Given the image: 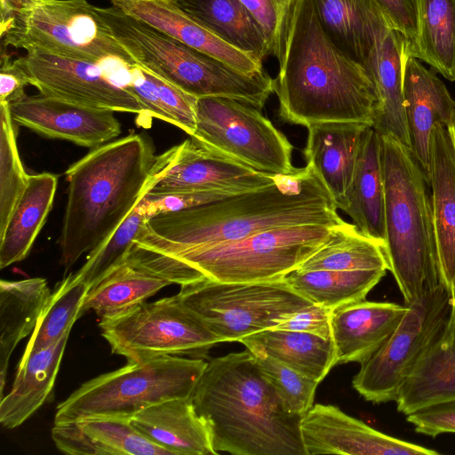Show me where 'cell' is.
Masks as SVG:
<instances>
[{
	"label": "cell",
	"instance_id": "cell-1",
	"mask_svg": "<svg viewBox=\"0 0 455 455\" xmlns=\"http://www.w3.org/2000/svg\"><path fill=\"white\" fill-rule=\"evenodd\" d=\"M343 221L309 164L269 186L212 203L152 216L135 243L165 254L208 247L284 226Z\"/></svg>",
	"mask_w": 455,
	"mask_h": 455
},
{
	"label": "cell",
	"instance_id": "cell-2",
	"mask_svg": "<svg viewBox=\"0 0 455 455\" xmlns=\"http://www.w3.org/2000/svg\"><path fill=\"white\" fill-rule=\"evenodd\" d=\"M172 148L156 156L143 134L92 150L66 171L68 199L60 237V264L68 269L111 235L164 173Z\"/></svg>",
	"mask_w": 455,
	"mask_h": 455
},
{
	"label": "cell",
	"instance_id": "cell-3",
	"mask_svg": "<svg viewBox=\"0 0 455 455\" xmlns=\"http://www.w3.org/2000/svg\"><path fill=\"white\" fill-rule=\"evenodd\" d=\"M274 79L279 116L306 128L352 122L372 126L377 95L359 63L326 36L310 0H299Z\"/></svg>",
	"mask_w": 455,
	"mask_h": 455
},
{
	"label": "cell",
	"instance_id": "cell-4",
	"mask_svg": "<svg viewBox=\"0 0 455 455\" xmlns=\"http://www.w3.org/2000/svg\"><path fill=\"white\" fill-rule=\"evenodd\" d=\"M190 398L217 454L307 455L303 416L286 409L248 349L210 360Z\"/></svg>",
	"mask_w": 455,
	"mask_h": 455
},
{
	"label": "cell",
	"instance_id": "cell-5",
	"mask_svg": "<svg viewBox=\"0 0 455 455\" xmlns=\"http://www.w3.org/2000/svg\"><path fill=\"white\" fill-rule=\"evenodd\" d=\"M333 227H278L241 240L176 254L161 253L134 243L128 259L180 286L204 278L228 283L281 279L318 251L330 238Z\"/></svg>",
	"mask_w": 455,
	"mask_h": 455
},
{
	"label": "cell",
	"instance_id": "cell-6",
	"mask_svg": "<svg viewBox=\"0 0 455 455\" xmlns=\"http://www.w3.org/2000/svg\"><path fill=\"white\" fill-rule=\"evenodd\" d=\"M385 189V252L410 304L441 283L427 176L411 149L379 135Z\"/></svg>",
	"mask_w": 455,
	"mask_h": 455
},
{
	"label": "cell",
	"instance_id": "cell-7",
	"mask_svg": "<svg viewBox=\"0 0 455 455\" xmlns=\"http://www.w3.org/2000/svg\"><path fill=\"white\" fill-rule=\"evenodd\" d=\"M95 8L136 64L196 98H230L260 110L274 92L266 71L245 74L115 6Z\"/></svg>",
	"mask_w": 455,
	"mask_h": 455
},
{
	"label": "cell",
	"instance_id": "cell-8",
	"mask_svg": "<svg viewBox=\"0 0 455 455\" xmlns=\"http://www.w3.org/2000/svg\"><path fill=\"white\" fill-rule=\"evenodd\" d=\"M207 363L202 358L159 355L93 378L56 408L54 424L89 417L131 419L163 401L188 398Z\"/></svg>",
	"mask_w": 455,
	"mask_h": 455
},
{
	"label": "cell",
	"instance_id": "cell-9",
	"mask_svg": "<svg viewBox=\"0 0 455 455\" xmlns=\"http://www.w3.org/2000/svg\"><path fill=\"white\" fill-rule=\"evenodd\" d=\"M0 30L3 47L93 63L110 58L135 63L87 0H28Z\"/></svg>",
	"mask_w": 455,
	"mask_h": 455
},
{
	"label": "cell",
	"instance_id": "cell-10",
	"mask_svg": "<svg viewBox=\"0 0 455 455\" xmlns=\"http://www.w3.org/2000/svg\"><path fill=\"white\" fill-rule=\"evenodd\" d=\"M178 296L221 342H239L246 336L274 328L313 304L284 278L249 283L204 278L180 285Z\"/></svg>",
	"mask_w": 455,
	"mask_h": 455
},
{
	"label": "cell",
	"instance_id": "cell-11",
	"mask_svg": "<svg viewBox=\"0 0 455 455\" xmlns=\"http://www.w3.org/2000/svg\"><path fill=\"white\" fill-rule=\"evenodd\" d=\"M407 306L395 329L361 363L352 379L353 387L366 401H395L400 387L425 352L443 333L450 319L451 294L441 283Z\"/></svg>",
	"mask_w": 455,
	"mask_h": 455
},
{
	"label": "cell",
	"instance_id": "cell-12",
	"mask_svg": "<svg viewBox=\"0 0 455 455\" xmlns=\"http://www.w3.org/2000/svg\"><path fill=\"white\" fill-rule=\"evenodd\" d=\"M99 327L111 352L127 362L169 355L204 359L221 342L178 294L143 302L123 315L100 320Z\"/></svg>",
	"mask_w": 455,
	"mask_h": 455
},
{
	"label": "cell",
	"instance_id": "cell-13",
	"mask_svg": "<svg viewBox=\"0 0 455 455\" xmlns=\"http://www.w3.org/2000/svg\"><path fill=\"white\" fill-rule=\"evenodd\" d=\"M190 137L264 173L286 175L298 169L286 136L259 108L234 99L198 98Z\"/></svg>",
	"mask_w": 455,
	"mask_h": 455
},
{
	"label": "cell",
	"instance_id": "cell-14",
	"mask_svg": "<svg viewBox=\"0 0 455 455\" xmlns=\"http://www.w3.org/2000/svg\"><path fill=\"white\" fill-rule=\"evenodd\" d=\"M14 61L42 95L114 112L142 113L138 100L111 82L97 63L36 51Z\"/></svg>",
	"mask_w": 455,
	"mask_h": 455
},
{
	"label": "cell",
	"instance_id": "cell-15",
	"mask_svg": "<svg viewBox=\"0 0 455 455\" xmlns=\"http://www.w3.org/2000/svg\"><path fill=\"white\" fill-rule=\"evenodd\" d=\"M276 176L259 172L191 137L172 148L169 165L148 194L213 189L243 193L271 185Z\"/></svg>",
	"mask_w": 455,
	"mask_h": 455
},
{
	"label": "cell",
	"instance_id": "cell-16",
	"mask_svg": "<svg viewBox=\"0 0 455 455\" xmlns=\"http://www.w3.org/2000/svg\"><path fill=\"white\" fill-rule=\"evenodd\" d=\"M307 455H437L438 451L378 431L339 407L317 403L300 422Z\"/></svg>",
	"mask_w": 455,
	"mask_h": 455
},
{
	"label": "cell",
	"instance_id": "cell-17",
	"mask_svg": "<svg viewBox=\"0 0 455 455\" xmlns=\"http://www.w3.org/2000/svg\"><path fill=\"white\" fill-rule=\"evenodd\" d=\"M14 123L45 137L95 148L121 134L114 111L44 95L28 96L9 104Z\"/></svg>",
	"mask_w": 455,
	"mask_h": 455
},
{
	"label": "cell",
	"instance_id": "cell-18",
	"mask_svg": "<svg viewBox=\"0 0 455 455\" xmlns=\"http://www.w3.org/2000/svg\"><path fill=\"white\" fill-rule=\"evenodd\" d=\"M403 107L410 149L427 176L432 131L436 124L450 127L455 100L436 75L409 53L403 67Z\"/></svg>",
	"mask_w": 455,
	"mask_h": 455
},
{
	"label": "cell",
	"instance_id": "cell-19",
	"mask_svg": "<svg viewBox=\"0 0 455 455\" xmlns=\"http://www.w3.org/2000/svg\"><path fill=\"white\" fill-rule=\"evenodd\" d=\"M427 183L435 245L441 283L455 289V148L447 128L436 124L431 134Z\"/></svg>",
	"mask_w": 455,
	"mask_h": 455
},
{
	"label": "cell",
	"instance_id": "cell-20",
	"mask_svg": "<svg viewBox=\"0 0 455 455\" xmlns=\"http://www.w3.org/2000/svg\"><path fill=\"white\" fill-rule=\"evenodd\" d=\"M363 123L329 122L307 127L303 154L313 167L337 209L343 210L353 181L359 149L365 130Z\"/></svg>",
	"mask_w": 455,
	"mask_h": 455
},
{
	"label": "cell",
	"instance_id": "cell-21",
	"mask_svg": "<svg viewBox=\"0 0 455 455\" xmlns=\"http://www.w3.org/2000/svg\"><path fill=\"white\" fill-rule=\"evenodd\" d=\"M408 306L362 300L331 310V340L336 364L369 358L397 326Z\"/></svg>",
	"mask_w": 455,
	"mask_h": 455
},
{
	"label": "cell",
	"instance_id": "cell-22",
	"mask_svg": "<svg viewBox=\"0 0 455 455\" xmlns=\"http://www.w3.org/2000/svg\"><path fill=\"white\" fill-rule=\"evenodd\" d=\"M97 64L111 82L138 100L144 117L165 121L189 136L194 134L198 98L136 63L110 58Z\"/></svg>",
	"mask_w": 455,
	"mask_h": 455
},
{
	"label": "cell",
	"instance_id": "cell-23",
	"mask_svg": "<svg viewBox=\"0 0 455 455\" xmlns=\"http://www.w3.org/2000/svg\"><path fill=\"white\" fill-rule=\"evenodd\" d=\"M409 40L390 28L376 44L364 68L376 92L373 129L411 148L403 107V67Z\"/></svg>",
	"mask_w": 455,
	"mask_h": 455
},
{
	"label": "cell",
	"instance_id": "cell-24",
	"mask_svg": "<svg viewBox=\"0 0 455 455\" xmlns=\"http://www.w3.org/2000/svg\"><path fill=\"white\" fill-rule=\"evenodd\" d=\"M125 13L212 55L245 74L264 71L262 62L233 47L196 23L170 0H109Z\"/></svg>",
	"mask_w": 455,
	"mask_h": 455
},
{
	"label": "cell",
	"instance_id": "cell-25",
	"mask_svg": "<svg viewBox=\"0 0 455 455\" xmlns=\"http://www.w3.org/2000/svg\"><path fill=\"white\" fill-rule=\"evenodd\" d=\"M52 438L60 451L73 455H172L145 438L128 418L100 416L57 423Z\"/></svg>",
	"mask_w": 455,
	"mask_h": 455
},
{
	"label": "cell",
	"instance_id": "cell-26",
	"mask_svg": "<svg viewBox=\"0 0 455 455\" xmlns=\"http://www.w3.org/2000/svg\"><path fill=\"white\" fill-rule=\"evenodd\" d=\"M329 39L363 68L376 44L393 28L373 0H310Z\"/></svg>",
	"mask_w": 455,
	"mask_h": 455
},
{
	"label": "cell",
	"instance_id": "cell-27",
	"mask_svg": "<svg viewBox=\"0 0 455 455\" xmlns=\"http://www.w3.org/2000/svg\"><path fill=\"white\" fill-rule=\"evenodd\" d=\"M148 441L172 455H217L209 428L191 398H174L147 407L131 418Z\"/></svg>",
	"mask_w": 455,
	"mask_h": 455
},
{
	"label": "cell",
	"instance_id": "cell-28",
	"mask_svg": "<svg viewBox=\"0 0 455 455\" xmlns=\"http://www.w3.org/2000/svg\"><path fill=\"white\" fill-rule=\"evenodd\" d=\"M364 235L385 248V189L379 134L372 126L364 132L354 178L342 210Z\"/></svg>",
	"mask_w": 455,
	"mask_h": 455
},
{
	"label": "cell",
	"instance_id": "cell-29",
	"mask_svg": "<svg viewBox=\"0 0 455 455\" xmlns=\"http://www.w3.org/2000/svg\"><path fill=\"white\" fill-rule=\"evenodd\" d=\"M70 331L56 343L31 355H23L10 393L0 401V423L19 427L36 412L52 390Z\"/></svg>",
	"mask_w": 455,
	"mask_h": 455
},
{
	"label": "cell",
	"instance_id": "cell-30",
	"mask_svg": "<svg viewBox=\"0 0 455 455\" xmlns=\"http://www.w3.org/2000/svg\"><path fill=\"white\" fill-rule=\"evenodd\" d=\"M51 295L42 277L0 282V399L10 357L20 341L34 331Z\"/></svg>",
	"mask_w": 455,
	"mask_h": 455
},
{
	"label": "cell",
	"instance_id": "cell-31",
	"mask_svg": "<svg viewBox=\"0 0 455 455\" xmlns=\"http://www.w3.org/2000/svg\"><path fill=\"white\" fill-rule=\"evenodd\" d=\"M239 342L254 355L274 358L317 382L336 365L331 339L311 333L270 328L246 336Z\"/></svg>",
	"mask_w": 455,
	"mask_h": 455
},
{
	"label": "cell",
	"instance_id": "cell-32",
	"mask_svg": "<svg viewBox=\"0 0 455 455\" xmlns=\"http://www.w3.org/2000/svg\"><path fill=\"white\" fill-rule=\"evenodd\" d=\"M58 178L50 172L30 174L4 229L0 233V267L24 259L52 209Z\"/></svg>",
	"mask_w": 455,
	"mask_h": 455
},
{
	"label": "cell",
	"instance_id": "cell-33",
	"mask_svg": "<svg viewBox=\"0 0 455 455\" xmlns=\"http://www.w3.org/2000/svg\"><path fill=\"white\" fill-rule=\"evenodd\" d=\"M454 398L455 333L446 326L403 382L395 402L397 411L406 416L419 408Z\"/></svg>",
	"mask_w": 455,
	"mask_h": 455
},
{
	"label": "cell",
	"instance_id": "cell-34",
	"mask_svg": "<svg viewBox=\"0 0 455 455\" xmlns=\"http://www.w3.org/2000/svg\"><path fill=\"white\" fill-rule=\"evenodd\" d=\"M196 23L262 62L269 56L259 24L239 0H170Z\"/></svg>",
	"mask_w": 455,
	"mask_h": 455
},
{
	"label": "cell",
	"instance_id": "cell-35",
	"mask_svg": "<svg viewBox=\"0 0 455 455\" xmlns=\"http://www.w3.org/2000/svg\"><path fill=\"white\" fill-rule=\"evenodd\" d=\"M170 284L166 279L125 259L90 288L80 317L90 310L100 320L118 317Z\"/></svg>",
	"mask_w": 455,
	"mask_h": 455
},
{
	"label": "cell",
	"instance_id": "cell-36",
	"mask_svg": "<svg viewBox=\"0 0 455 455\" xmlns=\"http://www.w3.org/2000/svg\"><path fill=\"white\" fill-rule=\"evenodd\" d=\"M408 51L455 81V0H416V35Z\"/></svg>",
	"mask_w": 455,
	"mask_h": 455
},
{
	"label": "cell",
	"instance_id": "cell-37",
	"mask_svg": "<svg viewBox=\"0 0 455 455\" xmlns=\"http://www.w3.org/2000/svg\"><path fill=\"white\" fill-rule=\"evenodd\" d=\"M386 269L294 270L284 280L314 304L330 309L364 300L386 275Z\"/></svg>",
	"mask_w": 455,
	"mask_h": 455
},
{
	"label": "cell",
	"instance_id": "cell-38",
	"mask_svg": "<svg viewBox=\"0 0 455 455\" xmlns=\"http://www.w3.org/2000/svg\"><path fill=\"white\" fill-rule=\"evenodd\" d=\"M388 270L384 246L356 225L342 221L332 228L328 241L299 268L307 270Z\"/></svg>",
	"mask_w": 455,
	"mask_h": 455
},
{
	"label": "cell",
	"instance_id": "cell-39",
	"mask_svg": "<svg viewBox=\"0 0 455 455\" xmlns=\"http://www.w3.org/2000/svg\"><path fill=\"white\" fill-rule=\"evenodd\" d=\"M90 286L78 281L74 273L67 275L52 292L23 355H31L56 343L71 331L80 318V310Z\"/></svg>",
	"mask_w": 455,
	"mask_h": 455
},
{
	"label": "cell",
	"instance_id": "cell-40",
	"mask_svg": "<svg viewBox=\"0 0 455 455\" xmlns=\"http://www.w3.org/2000/svg\"><path fill=\"white\" fill-rule=\"evenodd\" d=\"M150 217L138 204L124 222L94 249L74 276L90 288L123 263L134 243L146 232Z\"/></svg>",
	"mask_w": 455,
	"mask_h": 455
},
{
	"label": "cell",
	"instance_id": "cell-41",
	"mask_svg": "<svg viewBox=\"0 0 455 455\" xmlns=\"http://www.w3.org/2000/svg\"><path fill=\"white\" fill-rule=\"evenodd\" d=\"M9 104L0 103V233L28 183Z\"/></svg>",
	"mask_w": 455,
	"mask_h": 455
},
{
	"label": "cell",
	"instance_id": "cell-42",
	"mask_svg": "<svg viewBox=\"0 0 455 455\" xmlns=\"http://www.w3.org/2000/svg\"><path fill=\"white\" fill-rule=\"evenodd\" d=\"M257 363L286 409L303 416L313 406L319 382L302 375L277 360L265 355H254Z\"/></svg>",
	"mask_w": 455,
	"mask_h": 455
},
{
	"label": "cell",
	"instance_id": "cell-43",
	"mask_svg": "<svg viewBox=\"0 0 455 455\" xmlns=\"http://www.w3.org/2000/svg\"><path fill=\"white\" fill-rule=\"evenodd\" d=\"M262 29L269 56L282 60L287 33L299 0H239Z\"/></svg>",
	"mask_w": 455,
	"mask_h": 455
},
{
	"label": "cell",
	"instance_id": "cell-44",
	"mask_svg": "<svg viewBox=\"0 0 455 455\" xmlns=\"http://www.w3.org/2000/svg\"><path fill=\"white\" fill-rule=\"evenodd\" d=\"M236 194H240V192L228 189H213L168 195H150L148 193L140 202L139 205L151 218L156 214L180 211L212 203Z\"/></svg>",
	"mask_w": 455,
	"mask_h": 455
},
{
	"label": "cell",
	"instance_id": "cell-45",
	"mask_svg": "<svg viewBox=\"0 0 455 455\" xmlns=\"http://www.w3.org/2000/svg\"><path fill=\"white\" fill-rule=\"evenodd\" d=\"M406 421L420 435L455 434V398L419 408L406 415Z\"/></svg>",
	"mask_w": 455,
	"mask_h": 455
},
{
	"label": "cell",
	"instance_id": "cell-46",
	"mask_svg": "<svg viewBox=\"0 0 455 455\" xmlns=\"http://www.w3.org/2000/svg\"><path fill=\"white\" fill-rule=\"evenodd\" d=\"M331 310L313 303L291 315L274 329L307 332L330 339Z\"/></svg>",
	"mask_w": 455,
	"mask_h": 455
},
{
	"label": "cell",
	"instance_id": "cell-47",
	"mask_svg": "<svg viewBox=\"0 0 455 455\" xmlns=\"http://www.w3.org/2000/svg\"><path fill=\"white\" fill-rule=\"evenodd\" d=\"M392 28L409 42L416 35V0H373Z\"/></svg>",
	"mask_w": 455,
	"mask_h": 455
},
{
	"label": "cell",
	"instance_id": "cell-48",
	"mask_svg": "<svg viewBox=\"0 0 455 455\" xmlns=\"http://www.w3.org/2000/svg\"><path fill=\"white\" fill-rule=\"evenodd\" d=\"M28 80L21 68L2 50L0 70V103L10 104L26 95Z\"/></svg>",
	"mask_w": 455,
	"mask_h": 455
},
{
	"label": "cell",
	"instance_id": "cell-49",
	"mask_svg": "<svg viewBox=\"0 0 455 455\" xmlns=\"http://www.w3.org/2000/svg\"><path fill=\"white\" fill-rule=\"evenodd\" d=\"M447 327L455 333V289L451 294V308Z\"/></svg>",
	"mask_w": 455,
	"mask_h": 455
},
{
	"label": "cell",
	"instance_id": "cell-50",
	"mask_svg": "<svg viewBox=\"0 0 455 455\" xmlns=\"http://www.w3.org/2000/svg\"><path fill=\"white\" fill-rule=\"evenodd\" d=\"M448 131L450 132L451 141H452L453 147L455 148V115H454L453 120L451 122V124L448 128Z\"/></svg>",
	"mask_w": 455,
	"mask_h": 455
}]
</instances>
